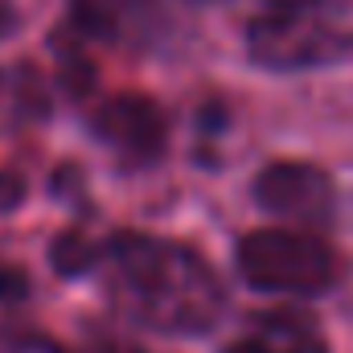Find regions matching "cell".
<instances>
[{
    "label": "cell",
    "instance_id": "1",
    "mask_svg": "<svg viewBox=\"0 0 353 353\" xmlns=\"http://www.w3.org/2000/svg\"><path fill=\"white\" fill-rule=\"evenodd\" d=\"M107 300L119 316L165 337L210 333L226 312V283L189 243L157 234H115L103 243L99 267Z\"/></svg>",
    "mask_w": 353,
    "mask_h": 353
},
{
    "label": "cell",
    "instance_id": "2",
    "mask_svg": "<svg viewBox=\"0 0 353 353\" xmlns=\"http://www.w3.org/2000/svg\"><path fill=\"white\" fill-rule=\"evenodd\" d=\"M247 54L275 74L316 70L353 54L350 0H267L247 21Z\"/></svg>",
    "mask_w": 353,
    "mask_h": 353
},
{
    "label": "cell",
    "instance_id": "3",
    "mask_svg": "<svg viewBox=\"0 0 353 353\" xmlns=\"http://www.w3.org/2000/svg\"><path fill=\"white\" fill-rule=\"evenodd\" d=\"M234 263L255 292L275 296H321L341 279L333 247L308 230H251L239 239Z\"/></svg>",
    "mask_w": 353,
    "mask_h": 353
},
{
    "label": "cell",
    "instance_id": "4",
    "mask_svg": "<svg viewBox=\"0 0 353 353\" xmlns=\"http://www.w3.org/2000/svg\"><path fill=\"white\" fill-rule=\"evenodd\" d=\"M255 201L296 226H329L337 214L333 176L304 161H275L255 176Z\"/></svg>",
    "mask_w": 353,
    "mask_h": 353
},
{
    "label": "cell",
    "instance_id": "5",
    "mask_svg": "<svg viewBox=\"0 0 353 353\" xmlns=\"http://www.w3.org/2000/svg\"><path fill=\"white\" fill-rule=\"evenodd\" d=\"M74 29L115 46V50H152L169 33V4L165 0H70Z\"/></svg>",
    "mask_w": 353,
    "mask_h": 353
},
{
    "label": "cell",
    "instance_id": "6",
    "mask_svg": "<svg viewBox=\"0 0 353 353\" xmlns=\"http://www.w3.org/2000/svg\"><path fill=\"white\" fill-rule=\"evenodd\" d=\"M90 132L107 148L128 157L132 165L161 161L165 144H169V119H165L161 103L148 99V94H115V99H107L90 115Z\"/></svg>",
    "mask_w": 353,
    "mask_h": 353
},
{
    "label": "cell",
    "instance_id": "7",
    "mask_svg": "<svg viewBox=\"0 0 353 353\" xmlns=\"http://www.w3.org/2000/svg\"><path fill=\"white\" fill-rule=\"evenodd\" d=\"M222 353H329V341L316 316H308L304 308H263Z\"/></svg>",
    "mask_w": 353,
    "mask_h": 353
},
{
    "label": "cell",
    "instance_id": "8",
    "mask_svg": "<svg viewBox=\"0 0 353 353\" xmlns=\"http://www.w3.org/2000/svg\"><path fill=\"white\" fill-rule=\"evenodd\" d=\"M99 251H103V243H87L83 234H62V239L54 243V267H58L66 279L87 275V271L99 267Z\"/></svg>",
    "mask_w": 353,
    "mask_h": 353
},
{
    "label": "cell",
    "instance_id": "9",
    "mask_svg": "<svg viewBox=\"0 0 353 353\" xmlns=\"http://www.w3.org/2000/svg\"><path fill=\"white\" fill-rule=\"evenodd\" d=\"M0 353H66L54 337L21 325H0Z\"/></svg>",
    "mask_w": 353,
    "mask_h": 353
},
{
    "label": "cell",
    "instance_id": "10",
    "mask_svg": "<svg viewBox=\"0 0 353 353\" xmlns=\"http://www.w3.org/2000/svg\"><path fill=\"white\" fill-rule=\"evenodd\" d=\"M29 296V275L17 263H4L0 259V304H17Z\"/></svg>",
    "mask_w": 353,
    "mask_h": 353
},
{
    "label": "cell",
    "instance_id": "11",
    "mask_svg": "<svg viewBox=\"0 0 353 353\" xmlns=\"http://www.w3.org/2000/svg\"><path fill=\"white\" fill-rule=\"evenodd\" d=\"M25 193H29V185L21 173H0V214H12L25 201Z\"/></svg>",
    "mask_w": 353,
    "mask_h": 353
},
{
    "label": "cell",
    "instance_id": "12",
    "mask_svg": "<svg viewBox=\"0 0 353 353\" xmlns=\"http://www.w3.org/2000/svg\"><path fill=\"white\" fill-rule=\"evenodd\" d=\"M79 353H144V350L132 345V341H123V337H90Z\"/></svg>",
    "mask_w": 353,
    "mask_h": 353
},
{
    "label": "cell",
    "instance_id": "13",
    "mask_svg": "<svg viewBox=\"0 0 353 353\" xmlns=\"http://www.w3.org/2000/svg\"><path fill=\"white\" fill-rule=\"evenodd\" d=\"M12 29H17V12H12L4 0H0V37H8Z\"/></svg>",
    "mask_w": 353,
    "mask_h": 353
},
{
    "label": "cell",
    "instance_id": "14",
    "mask_svg": "<svg viewBox=\"0 0 353 353\" xmlns=\"http://www.w3.org/2000/svg\"><path fill=\"white\" fill-rule=\"evenodd\" d=\"M193 4H218V0H193Z\"/></svg>",
    "mask_w": 353,
    "mask_h": 353
}]
</instances>
